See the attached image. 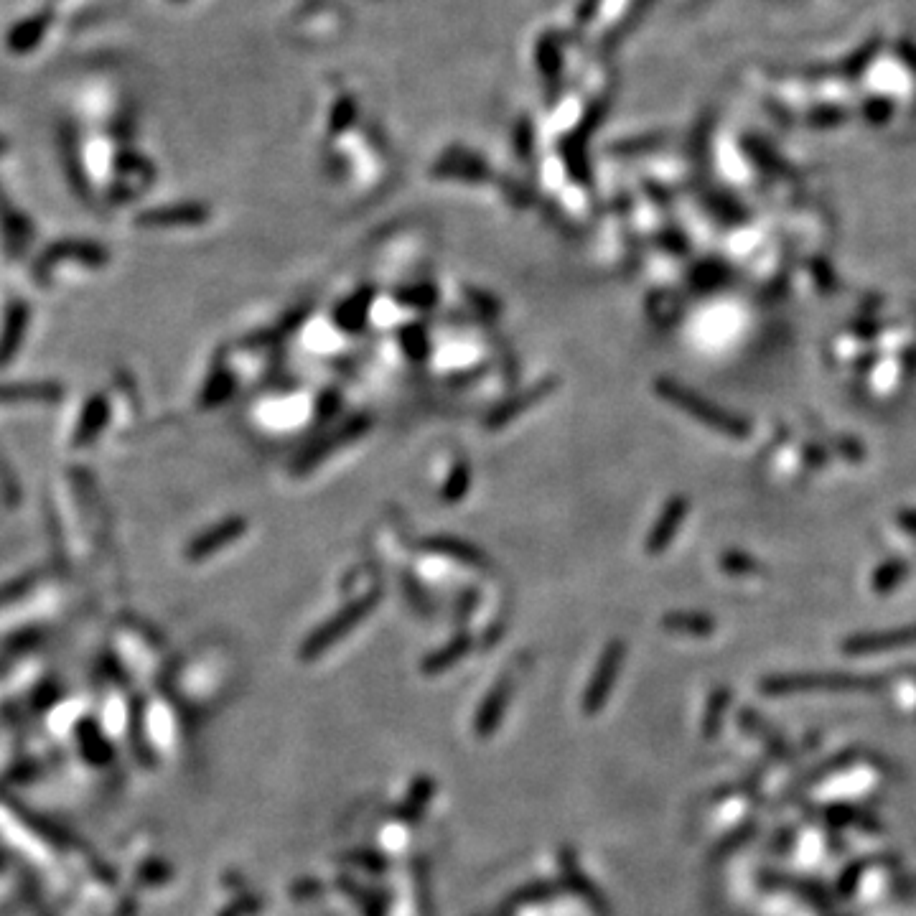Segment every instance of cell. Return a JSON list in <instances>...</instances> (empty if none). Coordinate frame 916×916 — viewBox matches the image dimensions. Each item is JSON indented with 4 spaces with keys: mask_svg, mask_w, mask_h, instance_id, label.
<instances>
[{
    "mask_svg": "<svg viewBox=\"0 0 916 916\" xmlns=\"http://www.w3.org/2000/svg\"><path fill=\"white\" fill-rule=\"evenodd\" d=\"M64 392L59 385L51 382H21V385H3L0 387V403L18 405V403H54Z\"/></svg>",
    "mask_w": 916,
    "mask_h": 916,
    "instance_id": "14",
    "label": "cell"
},
{
    "mask_svg": "<svg viewBox=\"0 0 916 916\" xmlns=\"http://www.w3.org/2000/svg\"><path fill=\"white\" fill-rule=\"evenodd\" d=\"M621 654H624V647H621L619 642H614L606 647L604 657H601V662H598L596 677H593L591 685H588L586 710H596L598 705L604 703V698L609 695L611 685H614V680H616V672H619Z\"/></svg>",
    "mask_w": 916,
    "mask_h": 916,
    "instance_id": "12",
    "label": "cell"
},
{
    "mask_svg": "<svg viewBox=\"0 0 916 916\" xmlns=\"http://www.w3.org/2000/svg\"><path fill=\"white\" fill-rule=\"evenodd\" d=\"M6 151H8V140L0 138V153H6Z\"/></svg>",
    "mask_w": 916,
    "mask_h": 916,
    "instance_id": "29",
    "label": "cell"
},
{
    "mask_svg": "<svg viewBox=\"0 0 916 916\" xmlns=\"http://www.w3.org/2000/svg\"><path fill=\"white\" fill-rule=\"evenodd\" d=\"M232 392H235V377H232V372H227V369H219V372H214V375L209 377L207 387H204L202 405L204 408H214V405L224 403Z\"/></svg>",
    "mask_w": 916,
    "mask_h": 916,
    "instance_id": "21",
    "label": "cell"
},
{
    "mask_svg": "<svg viewBox=\"0 0 916 916\" xmlns=\"http://www.w3.org/2000/svg\"><path fill=\"white\" fill-rule=\"evenodd\" d=\"M667 626H670V629H693V634H703V632H708L710 626H713V621L710 619H705V616H670V619L665 621Z\"/></svg>",
    "mask_w": 916,
    "mask_h": 916,
    "instance_id": "25",
    "label": "cell"
},
{
    "mask_svg": "<svg viewBox=\"0 0 916 916\" xmlns=\"http://www.w3.org/2000/svg\"><path fill=\"white\" fill-rule=\"evenodd\" d=\"M372 303H375V291L372 288H359L354 291L347 301H341L334 311V321L341 331H349V334H357L367 326L369 311H372Z\"/></svg>",
    "mask_w": 916,
    "mask_h": 916,
    "instance_id": "13",
    "label": "cell"
},
{
    "mask_svg": "<svg viewBox=\"0 0 916 916\" xmlns=\"http://www.w3.org/2000/svg\"><path fill=\"white\" fill-rule=\"evenodd\" d=\"M906 573H909L906 563H901V560H891V563L881 565V568L876 570V576H873V588H876L878 593L894 591V588L904 581Z\"/></svg>",
    "mask_w": 916,
    "mask_h": 916,
    "instance_id": "22",
    "label": "cell"
},
{
    "mask_svg": "<svg viewBox=\"0 0 916 916\" xmlns=\"http://www.w3.org/2000/svg\"><path fill=\"white\" fill-rule=\"evenodd\" d=\"M28 324H31V308H28V303L13 301L8 306L6 316H3V324H0V367L11 364L18 349L23 347Z\"/></svg>",
    "mask_w": 916,
    "mask_h": 916,
    "instance_id": "8",
    "label": "cell"
},
{
    "mask_svg": "<svg viewBox=\"0 0 916 916\" xmlns=\"http://www.w3.org/2000/svg\"><path fill=\"white\" fill-rule=\"evenodd\" d=\"M509 695H512V682L509 680H499L497 685H494L492 693L486 695V700L479 708V718H476V731H479L481 736H489V733L494 731V726H497L499 718H502Z\"/></svg>",
    "mask_w": 916,
    "mask_h": 916,
    "instance_id": "16",
    "label": "cell"
},
{
    "mask_svg": "<svg viewBox=\"0 0 916 916\" xmlns=\"http://www.w3.org/2000/svg\"><path fill=\"white\" fill-rule=\"evenodd\" d=\"M0 237L11 257H21L34 242V224L13 204L3 186H0Z\"/></svg>",
    "mask_w": 916,
    "mask_h": 916,
    "instance_id": "7",
    "label": "cell"
},
{
    "mask_svg": "<svg viewBox=\"0 0 916 916\" xmlns=\"http://www.w3.org/2000/svg\"><path fill=\"white\" fill-rule=\"evenodd\" d=\"M51 21H54V11H51V8L36 11L28 18H23V21H18L6 36L8 49H11L13 54H28V51H34L36 46L41 44V39L46 36V31H49Z\"/></svg>",
    "mask_w": 916,
    "mask_h": 916,
    "instance_id": "9",
    "label": "cell"
},
{
    "mask_svg": "<svg viewBox=\"0 0 916 916\" xmlns=\"http://www.w3.org/2000/svg\"><path fill=\"white\" fill-rule=\"evenodd\" d=\"M687 514V502L682 497H672L670 502L665 504L662 514L654 522L652 532L647 537V553L649 555H660L665 553L667 545L677 537V530H680L682 520H685Z\"/></svg>",
    "mask_w": 916,
    "mask_h": 916,
    "instance_id": "10",
    "label": "cell"
},
{
    "mask_svg": "<svg viewBox=\"0 0 916 916\" xmlns=\"http://www.w3.org/2000/svg\"><path fill=\"white\" fill-rule=\"evenodd\" d=\"M916 639V629H904V632L889 634V637H863L850 642L853 649H873V647H883V644H904V642H914Z\"/></svg>",
    "mask_w": 916,
    "mask_h": 916,
    "instance_id": "24",
    "label": "cell"
},
{
    "mask_svg": "<svg viewBox=\"0 0 916 916\" xmlns=\"http://www.w3.org/2000/svg\"><path fill=\"white\" fill-rule=\"evenodd\" d=\"M423 548H425V553L443 555V558L458 560V563L486 565V555L481 553L476 545H471V542H466V540H458V537H451V535L428 537V540L423 542Z\"/></svg>",
    "mask_w": 916,
    "mask_h": 916,
    "instance_id": "15",
    "label": "cell"
},
{
    "mask_svg": "<svg viewBox=\"0 0 916 916\" xmlns=\"http://www.w3.org/2000/svg\"><path fill=\"white\" fill-rule=\"evenodd\" d=\"M72 263H82L84 268L100 270V268H105V263H107V252H105V247L95 245V242H79V240L54 242L49 250L39 255L34 275L39 283L51 285L56 280V275L62 273V270L74 268Z\"/></svg>",
    "mask_w": 916,
    "mask_h": 916,
    "instance_id": "3",
    "label": "cell"
},
{
    "mask_svg": "<svg viewBox=\"0 0 916 916\" xmlns=\"http://www.w3.org/2000/svg\"><path fill=\"white\" fill-rule=\"evenodd\" d=\"M723 568H726L728 573H738V576H741V573H756L759 563L743 553H728L726 558H723Z\"/></svg>",
    "mask_w": 916,
    "mask_h": 916,
    "instance_id": "26",
    "label": "cell"
},
{
    "mask_svg": "<svg viewBox=\"0 0 916 916\" xmlns=\"http://www.w3.org/2000/svg\"><path fill=\"white\" fill-rule=\"evenodd\" d=\"M466 296H469L471 301L476 303V308H481V311L489 313V316H497V313H499V303L494 301V298L489 296V293L474 291V288H466Z\"/></svg>",
    "mask_w": 916,
    "mask_h": 916,
    "instance_id": "27",
    "label": "cell"
},
{
    "mask_svg": "<svg viewBox=\"0 0 916 916\" xmlns=\"http://www.w3.org/2000/svg\"><path fill=\"white\" fill-rule=\"evenodd\" d=\"M469 489H471V466L466 464V461H461V464L453 466L451 474H448L446 481H443L441 499L448 504H456V502H461L466 494H469Z\"/></svg>",
    "mask_w": 916,
    "mask_h": 916,
    "instance_id": "19",
    "label": "cell"
},
{
    "mask_svg": "<svg viewBox=\"0 0 916 916\" xmlns=\"http://www.w3.org/2000/svg\"><path fill=\"white\" fill-rule=\"evenodd\" d=\"M555 387H558V380H555V377H548V380L537 382V385L527 387V390L517 392V395H512L509 400L499 403L492 413L486 415V420H484L486 431H502L504 425H509L512 420H517L520 415H525L527 410L535 408L537 403H542L545 397L553 395Z\"/></svg>",
    "mask_w": 916,
    "mask_h": 916,
    "instance_id": "5",
    "label": "cell"
},
{
    "mask_svg": "<svg viewBox=\"0 0 916 916\" xmlns=\"http://www.w3.org/2000/svg\"><path fill=\"white\" fill-rule=\"evenodd\" d=\"M436 298L438 291L431 283L410 285V288H403V291L397 293V301L410 308H433L436 306Z\"/></svg>",
    "mask_w": 916,
    "mask_h": 916,
    "instance_id": "23",
    "label": "cell"
},
{
    "mask_svg": "<svg viewBox=\"0 0 916 916\" xmlns=\"http://www.w3.org/2000/svg\"><path fill=\"white\" fill-rule=\"evenodd\" d=\"M247 532V520L245 517H227V520L217 522L209 530H204L202 535H196L194 540L186 545V558L191 563H202V560H209L212 555H217L219 550H224L227 545L240 540L242 535Z\"/></svg>",
    "mask_w": 916,
    "mask_h": 916,
    "instance_id": "6",
    "label": "cell"
},
{
    "mask_svg": "<svg viewBox=\"0 0 916 916\" xmlns=\"http://www.w3.org/2000/svg\"><path fill=\"white\" fill-rule=\"evenodd\" d=\"M107 423H110V400L105 395H92L79 413L72 443L74 446H87L105 431Z\"/></svg>",
    "mask_w": 916,
    "mask_h": 916,
    "instance_id": "11",
    "label": "cell"
},
{
    "mask_svg": "<svg viewBox=\"0 0 916 916\" xmlns=\"http://www.w3.org/2000/svg\"><path fill=\"white\" fill-rule=\"evenodd\" d=\"M400 347H403L405 357H410L413 362H423L431 354V336H428L423 324H405L400 329Z\"/></svg>",
    "mask_w": 916,
    "mask_h": 916,
    "instance_id": "18",
    "label": "cell"
},
{
    "mask_svg": "<svg viewBox=\"0 0 916 916\" xmlns=\"http://www.w3.org/2000/svg\"><path fill=\"white\" fill-rule=\"evenodd\" d=\"M657 392H660V397H665L667 403L677 405V408L685 410L687 415H693L695 420H700L703 425H708L710 431H718V433H723V436H731V438L749 436L751 428L746 420L738 418V415H733V413H726V410H721L718 405L708 403L705 397L695 395V392H690L687 387H682L680 382L660 380L657 382Z\"/></svg>",
    "mask_w": 916,
    "mask_h": 916,
    "instance_id": "1",
    "label": "cell"
},
{
    "mask_svg": "<svg viewBox=\"0 0 916 916\" xmlns=\"http://www.w3.org/2000/svg\"><path fill=\"white\" fill-rule=\"evenodd\" d=\"M336 408H339V395H336V392H326V395H321V403H319L321 418H331V415L336 413Z\"/></svg>",
    "mask_w": 916,
    "mask_h": 916,
    "instance_id": "28",
    "label": "cell"
},
{
    "mask_svg": "<svg viewBox=\"0 0 916 916\" xmlns=\"http://www.w3.org/2000/svg\"><path fill=\"white\" fill-rule=\"evenodd\" d=\"M469 647H471L469 637H456L451 644H443L438 652H433L431 657H425L423 672L425 675H438V672H443L446 667L456 665V662L461 660L466 652H469Z\"/></svg>",
    "mask_w": 916,
    "mask_h": 916,
    "instance_id": "17",
    "label": "cell"
},
{
    "mask_svg": "<svg viewBox=\"0 0 916 916\" xmlns=\"http://www.w3.org/2000/svg\"><path fill=\"white\" fill-rule=\"evenodd\" d=\"M377 601H380V593H367V596L357 598V601H352V604L344 606V609H341L339 614L331 616L329 621H324L321 626H316V632H313L311 637L301 644V660H306V662L316 660V657H321L326 649L334 647L339 639L347 637L354 626L362 624V621L367 619L372 611H375Z\"/></svg>",
    "mask_w": 916,
    "mask_h": 916,
    "instance_id": "2",
    "label": "cell"
},
{
    "mask_svg": "<svg viewBox=\"0 0 916 916\" xmlns=\"http://www.w3.org/2000/svg\"><path fill=\"white\" fill-rule=\"evenodd\" d=\"M369 425H372V420H369L367 415H357V418L341 425L339 431L326 433L324 438H319L313 446H308L306 451L293 461V474H308V471H313L319 464H324L326 458L334 456L339 448L359 441V438L369 431Z\"/></svg>",
    "mask_w": 916,
    "mask_h": 916,
    "instance_id": "4",
    "label": "cell"
},
{
    "mask_svg": "<svg viewBox=\"0 0 916 916\" xmlns=\"http://www.w3.org/2000/svg\"><path fill=\"white\" fill-rule=\"evenodd\" d=\"M204 217L202 209H168V212H148L138 217L146 227H174V224H191Z\"/></svg>",
    "mask_w": 916,
    "mask_h": 916,
    "instance_id": "20",
    "label": "cell"
}]
</instances>
